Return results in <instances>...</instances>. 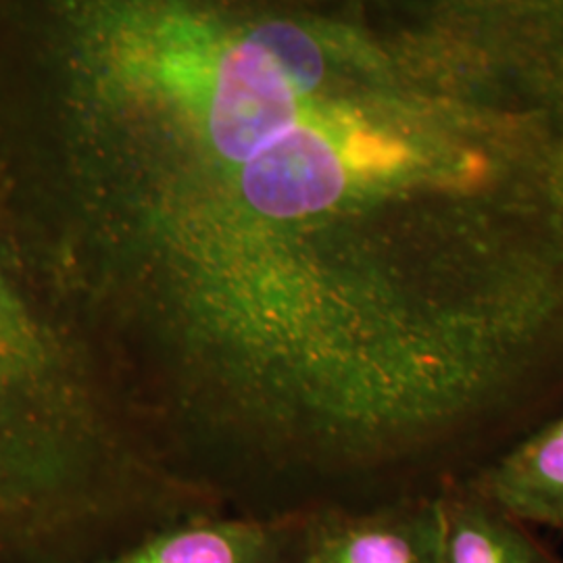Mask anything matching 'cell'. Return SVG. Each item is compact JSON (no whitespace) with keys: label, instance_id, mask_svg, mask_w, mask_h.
<instances>
[{"label":"cell","instance_id":"6da1fadb","mask_svg":"<svg viewBox=\"0 0 563 563\" xmlns=\"http://www.w3.org/2000/svg\"><path fill=\"white\" fill-rule=\"evenodd\" d=\"M213 507L162 462L0 223V563H90Z\"/></svg>","mask_w":563,"mask_h":563},{"label":"cell","instance_id":"7a4b0ae2","mask_svg":"<svg viewBox=\"0 0 563 563\" xmlns=\"http://www.w3.org/2000/svg\"><path fill=\"white\" fill-rule=\"evenodd\" d=\"M297 563H443L439 495L299 516Z\"/></svg>","mask_w":563,"mask_h":563},{"label":"cell","instance_id":"3957f363","mask_svg":"<svg viewBox=\"0 0 563 563\" xmlns=\"http://www.w3.org/2000/svg\"><path fill=\"white\" fill-rule=\"evenodd\" d=\"M299 530V516L199 514L90 563H297Z\"/></svg>","mask_w":563,"mask_h":563},{"label":"cell","instance_id":"277c9868","mask_svg":"<svg viewBox=\"0 0 563 563\" xmlns=\"http://www.w3.org/2000/svg\"><path fill=\"white\" fill-rule=\"evenodd\" d=\"M470 481L526 526L563 530V411L507 446Z\"/></svg>","mask_w":563,"mask_h":563},{"label":"cell","instance_id":"5b68a950","mask_svg":"<svg viewBox=\"0 0 563 563\" xmlns=\"http://www.w3.org/2000/svg\"><path fill=\"white\" fill-rule=\"evenodd\" d=\"M443 563H562L530 526L493 504L470 478L439 493Z\"/></svg>","mask_w":563,"mask_h":563}]
</instances>
